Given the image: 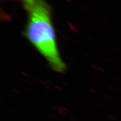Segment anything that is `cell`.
Masks as SVG:
<instances>
[{
    "label": "cell",
    "mask_w": 121,
    "mask_h": 121,
    "mask_svg": "<svg viewBox=\"0 0 121 121\" xmlns=\"http://www.w3.org/2000/svg\"><path fill=\"white\" fill-rule=\"evenodd\" d=\"M26 13L24 35L55 72L63 73L62 58L52 22V10L45 0H19Z\"/></svg>",
    "instance_id": "1"
}]
</instances>
